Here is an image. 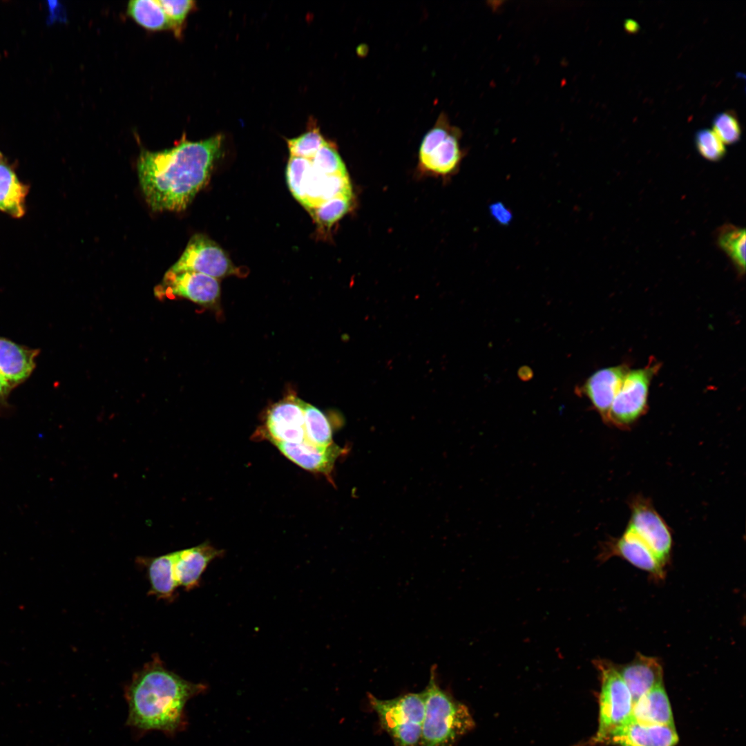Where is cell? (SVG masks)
<instances>
[{
  "label": "cell",
  "instance_id": "cell-30",
  "mask_svg": "<svg viewBox=\"0 0 746 746\" xmlns=\"http://www.w3.org/2000/svg\"><path fill=\"white\" fill-rule=\"evenodd\" d=\"M712 131L723 144H727L738 142L741 134L737 117L729 111L719 113L714 117Z\"/></svg>",
  "mask_w": 746,
  "mask_h": 746
},
{
  "label": "cell",
  "instance_id": "cell-12",
  "mask_svg": "<svg viewBox=\"0 0 746 746\" xmlns=\"http://www.w3.org/2000/svg\"><path fill=\"white\" fill-rule=\"evenodd\" d=\"M304 401L290 396L274 404L268 410L265 430L273 443H300L305 439Z\"/></svg>",
  "mask_w": 746,
  "mask_h": 746
},
{
  "label": "cell",
  "instance_id": "cell-34",
  "mask_svg": "<svg viewBox=\"0 0 746 746\" xmlns=\"http://www.w3.org/2000/svg\"><path fill=\"white\" fill-rule=\"evenodd\" d=\"M624 29L630 33H635L639 30V24L633 19H627L624 22Z\"/></svg>",
  "mask_w": 746,
  "mask_h": 746
},
{
  "label": "cell",
  "instance_id": "cell-26",
  "mask_svg": "<svg viewBox=\"0 0 746 746\" xmlns=\"http://www.w3.org/2000/svg\"><path fill=\"white\" fill-rule=\"evenodd\" d=\"M315 124L298 137L287 140V147L291 157L311 160L316 152L327 142Z\"/></svg>",
  "mask_w": 746,
  "mask_h": 746
},
{
  "label": "cell",
  "instance_id": "cell-35",
  "mask_svg": "<svg viewBox=\"0 0 746 746\" xmlns=\"http://www.w3.org/2000/svg\"><path fill=\"white\" fill-rule=\"evenodd\" d=\"M1 160H2V155H1V153H0V163H1Z\"/></svg>",
  "mask_w": 746,
  "mask_h": 746
},
{
  "label": "cell",
  "instance_id": "cell-2",
  "mask_svg": "<svg viewBox=\"0 0 746 746\" xmlns=\"http://www.w3.org/2000/svg\"><path fill=\"white\" fill-rule=\"evenodd\" d=\"M205 689L204 684L188 681L168 669L155 654L126 686V724L142 733L160 731L173 736L186 725L188 700Z\"/></svg>",
  "mask_w": 746,
  "mask_h": 746
},
{
  "label": "cell",
  "instance_id": "cell-29",
  "mask_svg": "<svg viewBox=\"0 0 746 746\" xmlns=\"http://www.w3.org/2000/svg\"><path fill=\"white\" fill-rule=\"evenodd\" d=\"M698 151L706 160L718 161L725 155V146L716 133L710 129H702L696 135Z\"/></svg>",
  "mask_w": 746,
  "mask_h": 746
},
{
  "label": "cell",
  "instance_id": "cell-32",
  "mask_svg": "<svg viewBox=\"0 0 746 746\" xmlns=\"http://www.w3.org/2000/svg\"><path fill=\"white\" fill-rule=\"evenodd\" d=\"M12 386L0 374V406L2 405L7 398Z\"/></svg>",
  "mask_w": 746,
  "mask_h": 746
},
{
  "label": "cell",
  "instance_id": "cell-11",
  "mask_svg": "<svg viewBox=\"0 0 746 746\" xmlns=\"http://www.w3.org/2000/svg\"><path fill=\"white\" fill-rule=\"evenodd\" d=\"M154 294L159 299L182 298L210 307L218 302L220 286L216 278L203 274L169 269L154 288Z\"/></svg>",
  "mask_w": 746,
  "mask_h": 746
},
{
  "label": "cell",
  "instance_id": "cell-5",
  "mask_svg": "<svg viewBox=\"0 0 746 746\" xmlns=\"http://www.w3.org/2000/svg\"><path fill=\"white\" fill-rule=\"evenodd\" d=\"M286 176L291 193L309 212L333 198H353L347 173L326 175L316 170L309 159L290 156Z\"/></svg>",
  "mask_w": 746,
  "mask_h": 746
},
{
  "label": "cell",
  "instance_id": "cell-25",
  "mask_svg": "<svg viewBox=\"0 0 746 746\" xmlns=\"http://www.w3.org/2000/svg\"><path fill=\"white\" fill-rule=\"evenodd\" d=\"M305 440L319 446L333 443L331 424L325 414L316 407L304 401Z\"/></svg>",
  "mask_w": 746,
  "mask_h": 746
},
{
  "label": "cell",
  "instance_id": "cell-17",
  "mask_svg": "<svg viewBox=\"0 0 746 746\" xmlns=\"http://www.w3.org/2000/svg\"><path fill=\"white\" fill-rule=\"evenodd\" d=\"M628 370L625 365L600 369L591 375L580 388V393L589 399L605 421Z\"/></svg>",
  "mask_w": 746,
  "mask_h": 746
},
{
  "label": "cell",
  "instance_id": "cell-8",
  "mask_svg": "<svg viewBox=\"0 0 746 746\" xmlns=\"http://www.w3.org/2000/svg\"><path fill=\"white\" fill-rule=\"evenodd\" d=\"M459 135V130L450 124L446 116L440 115L421 142L419 150L421 165L437 173L452 171L461 157Z\"/></svg>",
  "mask_w": 746,
  "mask_h": 746
},
{
  "label": "cell",
  "instance_id": "cell-33",
  "mask_svg": "<svg viewBox=\"0 0 746 746\" xmlns=\"http://www.w3.org/2000/svg\"><path fill=\"white\" fill-rule=\"evenodd\" d=\"M493 215L497 217V220L501 222L508 220L509 213L506 209H504L503 206L499 204L492 207Z\"/></svg>",
  "mask_w": 746,
  "mask_h": 746
},
{
  "label": "cell",
  "instance_id": "cell-31",
  "mask_svg": "<svg viewBox=\"0 0 746 746\" xmlns=\"http://www.w3.org/2000/svg\"><path fill=\"white\" fill-rule=\"evenodd\" d=\"M172 24V30L176 37H180L183 24L188 14L195 8L192 0H158Z\"/></svg>",
  "mask_w": 746,
  "mask_h": 746
},
{
  "label": "cell",
  "instance_id": "cell-19",
  "mask_svg": "<svg viewBox=\"0 0 746 746\" xmlns=\"http://www.w3.org/2000/svg\"><path fill=\"white\" fill-rule=\"evenodd\" d=\"M38 350L0 337V374L12 386L25 381L35 366Z\"/></svg>",
  "mask_w": 746,
  "mask_h": 746
},
{
  "label": "cell",
  "instance_id": "cell-13",
  "mask_svg": "<svg viewBox=\"0 0 746 746\" xmlns=\"http://www.w3.org/2000/svg\"><path fill=\"white\" fill-rule=\"evenodd\" d=\"M613 556H619L637 568L659 578L664 575L662 565L648 546L632 531L626 528L619 538H611L601 547L598 560L605 561Z\"/></svg>",
  "mask_w": 746,
  "mask_h": 746
},
{
  "label": "cell",
  "instance_id": "cell-21",
  "mask_svg": "<svg viewBox=\"0 0 746 746\" xmlns=\"http://www.w3.org/2000/svg\"><path fill=\"white\" fill-rule=\"evenodd\" d=\"M631 719L644 725L674 726L670 702L662 685L653 688L633 703Z\"/></svg>",
  "mask_w": 746,
  "mask_h": 746
},
{
  "label": "cell",
  "instance_id": "cell-1",
  "mask_svg": "<svg viewBox=\"0 0 746 746\" xmlns=\"http://www.w3.org/2000/svg\"><path fill=\"white\" fill-rule=\"evenodd\" d=\"M224 136L184 138L171 149H142L137 168L145 200L153 211H181L208 182L222 153Z\"/></svg>",
  "mask_w": 746,
  "mask_h": 746
},
{
  "label": "cell",
  "instance_id": "cell-20",
  "mask_svg": "<svg viewBox=\"0 0 746 746\" xmlns=\"http://www.w3.org/2000/svg\"><path fill=\"white\" fill-rule=\"evenodd\" d=\"M137 560L146 569L150 584L149 595L172 601L178 588L173 574L174 552L153 557H140Z\"/></svg>",
  "mask_w": 746,
  "mask_h": 746
},
{
  "label": "cell",
  "instance_id": "cell-3",
  "mask_svg": "<svg viewBox=\"0 0 746 746\" xmlns=\"http://www.w3.org/2000/svg\"><path fill=\"white\" fill-rule=\"evenodd\" d=\"M423 693L425 708L421 746H455L475 727L469 709L439 687L435 666L431 668L430 680Z\"/></svg>",
  "mask_w": 746,
  "mask_h": 746
},
{
  "label": "cell",
  "instance_id": "cell-14",
  "mask_svg": "<svg viewBox=\"0 0 746 746\" xmlns=\"http://www.w3.org/2000/svg\"><path fill=\"white\" fill-rule=\"evenodd\" d=\"M675 726L644 725L630 719L609 734L600 745L616 746H675Z\"/></svg>",
  "mask_w": 746,
  "mask_h": 746
},
{
  "label": "cell",
  "instance_id": "cell-22",
  "mask_svg": "<svg viewBox=\"0 0 746 746\" xmlns=\"http://www.w3.org/2000/svg\"><path fill=\"white\" fill-rule=\"evenodd\" d=\"M27 193L28 187L19 181L15 172L0 164V210L16 218L21 217Z\"/></svg>",
  "mask_w": 746,
  "mask_h": 746
},
{
  "label": "cell",
  "instance_id": "cell-15",
  "mask_svg": "<svg viewBox=\"0 0 746 746\" xmlns=\"http://www.w3.org/2000/svg\"><path fill=\"white\" fill-rule=\"evenodd\" d=\"M275 446L287 459L302 468L329 476L336 459L344 449L332 443L319 446L307 440L300 443H275Z\"/></svg>",
  "mask_w": 746,
  "mask_h": 746
},
{
  "label": "cell",
  "instance_id": "cell-10",
  "mask_svg": "<svg viewBox=\"0 0 746 746\" xmlns=\"http://www.w3.org/2000/svg\"><path fill=\"white\" fill-rule=\"evenodd\" d=\"M631 515L627 529L636 535L665 565L672 547L671 530L652 504L645 497H635L630 501Z\"/></svg>",
  "mask_w": 746,
  "mask_h": 746
},
{
  "label": "cell",
  "instance_id": "cell-27",
  "mask_svg": "<svg viewBox=\"0 0 746 746\" xmlns=\"http://www.w3.org/2000/svg\"><path fill=\"white\" fill-rule=\"evenodd\" d=\"M352 198L338 197L329 200L309 213L314 220L323 228H330L340 220L350 209Z\"/></svg>",
  "mask_w": 746,
  "mask_h": 746
},
{
  "label": "cell",
  "instance_id": "cell-16",
  "mask_svg": "<svg viewBox=\"0 0 746 746\" xmlns=\"http://www.w3.org/2000/svg\"><path fill=\"white\" fill-rule=\"evenodd\" d=\"M223 552L204 542L196 546L174 551L173 574L178 587L190 591L199 586L209 564Z\"/></svg>",
  "mask_w": 746,
  "mask_h": 746
},
{
  "label": "cell",
  "instance_id": "cell-23",
  "mask_svg": "<svg viewBox=\"0 0 746 746\" xmlns=\"http://www.w3.org/2000/svg\"><path fill=\"white\" fill-rule=\"evenodd\" d=\"M127 14L141 26L150 30H172V24L158 0H132Z\"/></svg>",
  "mask_w": 746,
  "mask_h": 746
},
{
  "label": "cell",
  "instance_id": "cell-9",
  "mask_svg": "<svg viewBox=\"0 0 746 746\" xmlns=\"http://www.w3.org/2000/svg\"><path fill=\"white\" fill-rule=\"evenodd\" d=\"M169 269L200 273L216 279L238 272L224 250L202 233L190 238L181 256Z\"/></svg>",
  "mask_w": 746,
  "mask_h": 746
},
{
  "label": "cell",
  "instance_id": "cell-6",
  "mask_svg": "<svg viewBox=\"0 0 746 746\" xmlns=\"http://www.w3.org/2000/svg\"><path fill=\"white\" fill-rule=\"evenodd\" d=\"M593 664L600 680L598 727L595 734L582 746L600 745L609 734L631 718L633 705L630 691L616 664L605 659H596Z\"/></svg>",
  "mask_w": 746,
  "mask_h": 746
},
{
  "label": "cell",
  "instance_id": "cell-18",
  "mask_svg": "<svg viewBox=\"0 0 746 746\" xmlns=\"http://www.w3.org/2000/svg\"><path fill=\"white\" fill-rule=\"evenodd\" d=\"M617 669L628 687L634 703L653 688L662 685L663 669L656 658L638 653L629 663L616 664Z\"/></svg>",
  "mask_w": 746,
  "mask_h": 746
},
{
  "label": "cell",
  "instance_id": "cell-7",
  "mask_svg": "<svg viewBox=\"0 0 746 746\" xmlns=\"http://www.w3.org/2000/svg\"><path fill=\"white\" fill-rule=\"evenodd\" d=\"M656 367L628 370L609 411L606 421L627 427L647 409L649 388Z\"/></svg>",
  "mask_w": 746,
  "mask_h": 746
},
{
  "label": "cell",
  "instance_id": "cell-28",
  "mask_svg": "<svg viewBox=\"0 0 746 746\" xmlns=\"http://www.w3.org/2000/svg\"><path fill=\"white\" fill-rule=\"evenodd\" d=\"M314 168L326 175L347 173L345 166L336 147L327 142L310 160Z\"/></svg>",
  "mask_w": 746,
  "mask_h": 746
},
{
  "label": "cell",
  "instance_id": "cell-24",
  "mask_svg": "<svg viewBox=\"0 0 746 746\" xmlns=\"http://www.w3.org/2000/svg\"><path fill=\"white\" fill-rule=\"evenodd\" d=\"M717 243L741 275L745 271V230L732 224L718 229Z\"/></svg>",
  "mask_w": 746,
  "mask_h": 746
},
{
  "label": "cell",
  "instance_id": "cell-4",
  "mask_svg": "<svg viewBox=\"0 0 746 746\" xmlns=\"http://www.w3.org/2000/svg\"><path fill=\"white\" fill-rule=\"evenodd\" d=\"M372 709L394 746H421L424 716L423 693H408L392 699L368 696Z\"/></svg>",
  "mask_w": 746,
  "mask_h": 746
}]
</instances>
